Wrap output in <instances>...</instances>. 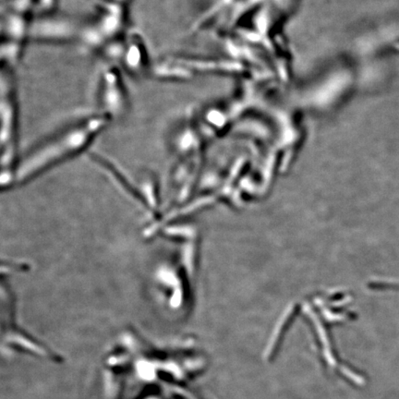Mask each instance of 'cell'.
<instances>
[{
  "instance_id": "obj_7",
  "label": "cell",
  "mask_w": 399,
  "mask_h": 399,
  "mask_svg": "<svg viewBox=\"0 0 399 399\" xmlns=\"http://www.w3.org/2000/svg\"><path fill=\"white\" fill-rule=\"evenodd\" d=\"M118 64L131 75L142 76L150 73L152 65L149 62L147 45L141 35L136 33H127Z\"/></svg>"
},
{
  "instance_id": "obj_6",
  "label": "cell",
  "mask_w": 399,
  "mask_h": 399,
  "mask_svg": "<svg viewBox=\"0 0 399 399\" xmlns=\"http://www.w3.org/2000/svg\"><path fill=\"white\" fill-rule=\"evenodd\" d=\"M84 26L68 18L51 15L33 19L30 27V38L51 42L81 41Z\"/></svg>"
},
{
  "instance_id": "obj_1",
  "label": "cell",
  "mask_w": 399,
  "mask_h": 399,
  "mask_svg": "<svg viewBox=\"0 0 399 399\" xmlns=\"http://www.w3.org/2000/svg\"><path fill=\"white\" fill-rule=\"evenodd\" d=\"M162 228L158 260L151 271V291L167 313L183 316L191 306L195 241L191 230L166 225Z\"/></svg>"
},
{
  "instance_id": "obj_2",
  "label": "cell",
  "mask_w": 399,
  "mask_h": 399,
  "mask_svg": "<svg viewBox=\"0 0 399 399\" xmlns=\"http://www.w3.org/2000/svg\"><path fill=\"white\" fill-rule=\"evenodd\" d=\"M112 122L101 113L88 115L46 139L21 156L15 187L24 185L84 152Z\"/></svg>"
},
{
  "instance_id": "obj_5",
  "label": "cell",
  "mask_w": 399,
  "mask_h": 399,
  "mask_svg": "<svg viewBox=\"0 0 399 399\" xmlns=\"http://www.w3.org/2000/svg\"><path fill=\"white\" fill-rule=\"evenodd\" d=\"M98 101L99 113L110 120L122 118L128 111L129 98L122 75L117 64L106 62L99 74Z\"/></svg>"
},
{
  "instance_id": "obj_3",
  "label": "cell",
  "mask_w": 399,
  "mask_h": 399,
  "mask_svg": "<svg viewBox=\"0 0 399 399\" xmlns=\"http://www.w3.org/2000/svg\"><path fill=\"white\" fill-rule=\"evenodd\" d=\"M12 68L1 67L0 75V148L2 191L15 188L19 156V107Z\"/></svg>"
},
{
  "instance_id": "obj_4",
  "label": "cell",
  "mask_w": 399,
  "mask_h": 399,
  "mask_svg": "<svg viewBox=\"0 0 399 399\" xmlns=\"http://www.w3.org/2000/svg\"><path fill=\"white\" fill-rule=\"evenodd\" d=\"M15 310V296L12 288L3 276L1 279V335L3 346L15 351L18 349L29 352L46 359L53 360L57 358L53 352L19 326Z\"/></svg>"
}]
</instances>
